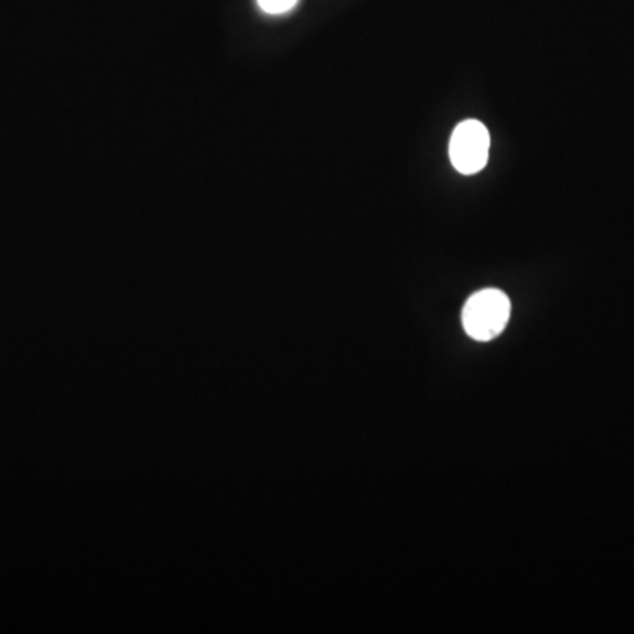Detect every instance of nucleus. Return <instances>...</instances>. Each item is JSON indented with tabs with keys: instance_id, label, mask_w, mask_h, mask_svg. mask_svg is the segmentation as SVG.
I'll return each instance as SVG.
<instances>
[{
	"instance_id": "1",
	"label": "nucleus",
	"mask_w": 634,
	"mask_h": 634,
	"mask_svg": "<svg viewBox=\"0 0 634 634\" xmlns=\"http://www.w3.org/2000/svg\"><path fill=\"white\" fill-rule=\"evenodd\" d=\"M511 316V302L500 290H481L467 300L462 325L474 341L489 342L503 333Z\"/></svg>"
},
{
	"instance_id": "2",
	"label": "nucleus",
	"mask_w": 634,
	"mask_h": 634,
	"mask_svg": "<svg viewBox=\"0 0 634 634\" xmlns=\"http://www.w3.org/2000/svg\"><path fill=\"white\" fill-rule=\"evenodd\" d=\"M490 135L480 121L458 124L449 140L452 164L462 175H474L489 163Z\"/></svg>"
},
{
	"instance_id": "3",
	"label": "nucleus",
	"mask_w": 634,
	"mask_h": 634,
	"mask_svg": "<svg viewBox=\"0 0 634 634\" xmlns=\"http://www.w3.org/2000/svg\"><path fill=\"white\" fill-rule=\"evenodd\" d=\"M257 4L265 13L284 14L299 4V0H257Z\"/></svg>"
}]
</instances>
